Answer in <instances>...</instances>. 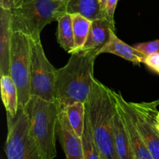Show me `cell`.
<instances>
[{
    "mask_svg": "<svg viewBox=\"0 0 159 159\" xmlns=\"http://www.w3.org/2000/svg\"><path fill=\"white\" fill-rule=\"evenodd\" d=\"M96 57V51H74L68 63L56 70L55 97L60 109L76 102H86L95 79Z\"/></svg>",
    "mask_w": 159,
    "mask_h": 159,
    "instance_id": "obj_1",
    "label": "cell"
},
{
    "mask_svg": "<svg viewBox=\"0 0 159 159\" xmlns=\"http://www.w3.org/2000/svg\"><path fill=\"white\" fill-rule=\"evenodd\" d=\"M85 104L93 138L101 158L119 159L115 148L113 132L116 104L113 90L95 79Z\"/></svg>",
    "mask_w": 159,
    "mask_h": 159,
    "instance_id": "obj_2",
    "label": "cell"
},
{
    "mask_svg": "<svg viewBox=\"0 0 159 159\" xmlns=\"http://www.w3.org/2000/svg\"><path fill=\"white\" fill-rule=\"evenodd\" d=\"M11 13L13 32L23 33L33 40H39L45 26L58 21L66 13V0H23Z\"/></svg>",
    "mask_w": 159,
    "mask_h": 159,
    "instance_id": "obj_3",
    "label": "cell"
},
{
    "mask_svg": "<svg viewBox=\"0 0 159 159\" xmlns=\"http://www.w3.org/2000/svg\"><path fill=\"white\" fill-rule=\"evenodd\" d=\"M30 120V129L37 142L43 159L57 156V134L60 107L57 102H48L32 96L24 107Z\"/></svg>",
    "mask_w": 159,
    "mask_h": 159,
    "instance_id": "obj_4",
    "label": "cell"
},
{
    "mask_svg": "<svg viewBox=\"0 0 159 159\" xmlns=\"http://www.w3.org/2000/svg\"><path fill=\"white\" fill-rule=\"evenodd\" d=\"M31 41L27 35L13 32L10 51L9 76L18 92L19 110L23 109L31 99Z\"/></svg>",
    "mask_w": 159,
    "mask_h": 159,
    "instance_id": "obj_5",
    "label": "cell"
},
{
    "mask_svg": "<svg viewBox=\"0 0 159 159\" xmlns=\"http://www.w3.org/2000/svg\"><path fill=\"white\" fill-rule=\"evenodd\" d=\"M8 134L5 152L7 159H43L30 129V120L24 109L16 116L7 115Z\"/></svg>",
    "mask_w": 159,
    "mask_h": 159,
    "instance_id": "obj_6",
    "label": "cell"
},
{
    "mask_svg": "<svg viewBox=\"0 0 159 159\" xmlns=\"http://www.w3.org/2000/svg\"><path fill=\"white\" fill-rule=\"evenodd\" d=\"M31 41V96L48 102H57L55 97L56 68L45 55L40 39Z\"/></svg>",
    "mask_w": 159,
    "mask_h": 159,
    "instance_id": "obj_7",
    "label": "cell"
},
{
    "mask_svg": "<svg viewBox=\"0 0 159 159\" xmlns=\"http://www.w3.org/2000/svg\"><path fill=\"white\" fill-rule=\"evenodd\" d=\"M123 102L153 159H159V132L155 125L157 107L151 102Z\"/></svg>",
    "mask_w": 159,
    "mask_h": 159,
    "instance_id": "obj_8",
    "label": "cell"
},
{
    "mask_svg": "<svg viewBox=\"0 0 159 159\" xmlns=\"http://www.w3.org/2000/svg\"><path fill=\"white\" fill-rule=\"evenodd\" d=\"M57 134L66 159H84L82 138L73 130L65 110L60 109Z\"/></svg>",
    "mask_w": 159,
    "mask_h": 159,
    "instance_id": "obj_9",
    "label": "cell"
},
{
    "mask_svg": "<svg viewBox=\"0 0 159 159\" xmlns=\"http://www.w3.org/2000/svg\"><path fill=\"white\" fill-rule=\"evenodd\" d=\"M113 93L116 105H117L118 109L122 114L124 124L127 127L135 159H153L148 148L146 146L145 143L144 142L139 132L137 130L131 116H130L127 108L124 106V102H123V98L124 97H123L122 94L120 92L116 93L113 90Z\"/></svg>",
    "mask_w": 159,
    "mask_h": 159,
    "instance_id": "obj_10",
    "label": "cell"
},
{
    "mask_svg": "<svg viewBox=\"0 0 159 159\" xmlns=\"http://www.w3.org/2000/svg\"><path fill=\"white\" fill-rule=\"evenodd\" d=\"M11 10L0 8V75H9L12 31Z\"/></svg>",
    "mask_w": 159,
    "mask_h": 159,
    "instance_id": "obj_11",
    "label": "cell"
},
{
    "mask_svg": "<svg viewBox=\"0 0 159 159\" xmlns=\"http://www.w3.org/2000/svg\"><path fill=\"white\" fill-rule=\"evenodd\" d=\"M112 30H115V26L107 18L97 19L92 21L89 34L82 49L98 53L108 43Z\"/></svg>",
    "mask_w": 159,
    "mask_h": 159,
    "instance_id": "obj_12",
    "label": "cell"
},
{
    "mask_svg": "<svg viewBox=\"0 0 159 159\" xmlns=\"http://www.w3.org/2000/svg\"><path fill=\"white\" fill-rule=\"evenodd\" d=\"M104 53H110L119 56L136 65L144 63L147 57L145 54L135 49L134 46H130L118 38L115 34L114 30H112L108 43L98 51L97 56Z\"/></svg>",
    "mask_w": 159,
    "mask_h": 159,
    "instance_id": "obj_13",
    "label": "cell"
},
{
    "mask_svg": "<svg viewBox=\"0 0 159 159\" xmlns=\"http://www.w3.org/2000/svg\"><path fill=\"white\" fill-rule=\"evenodd\" d=\"M115 148L119 159H135L130 137L124 124L123 116L116 105V112L113 120Z\"/></svg>",
    "mask_w": 159,
    "mask_h": 159,
    "instance_id": "obj_14",
    "label": "cell"
},
{
    "mask_svg": "<svg viewBox=\"0 0 159 159\" xmlns=\"http://www.w3.org/2000/svg\"><path fill=\"white\" fill-rule=\"evenodd\" d=\"M66 12L80 14L91 21L106 18L99 0H66Z\"/></svg>",
    "mask_w": 159,
    "mask_h": 159,
    "instance_id": "obj_15",
    "label": "cell"
},
{
    "mask_svg": "<svg viewBox=\"0 0 159 159\" xmlns=\"http://www.w3.org/2000/svg\"><path fill=\"white\" fill-rule=\"evenodd\" d=\"M2 100L6 110V114L16 116L19 110L18 92L15 83L9 75L1 76Z\"/></svg>",
    "mask_w": 159,
    "mask_h": 159,
    "instance_id": "obj_16",
    "label": "cell"
},
{
    "mask_svg": "<svg viewBox=\"0 0 159 159\" xmlns=\"http://www.w3.org/2000/svg\"><path fill=\"white\" fill-rule=\"evenodd\" d=\"M57 23V42L65 51L71 54L75 51V38L71 15L66 12L59 19Z\"/></svg>",
    "mask_w": 159,
    "mask_h": 159,
    "instance_id": "obj_17",
    "label": "cell"
},
{
    "mask_svg": "<svg viewBox=\"0 0 159 159\" xmlns=\"http://www.w3.org/2000/svg\"><path fill=\"white\" fill-rule=\"evenodd\" d=\"M71 18L75 38L74 51H76L83 48L89 34L92 21L80 14H72Z\"/></svg>",
    "mask_w": 159,
    "mask_h": 159,
    "instance_id": "obj_18",
    "label": "cell"
},
{
    "mask_svg": "<svg viewBox=\"0 0 159 159\" xmlns=\"http://www.w3.org/2000/svg\"><path fill=\"white\" fill-rule=\"evenodd\" d=\"M61 110H65L66 112L68 120L76 134L82 138L85 127V104L83 102H76Z\"/></svg>",
    "mask_w": 159,
    "mask_h": 159,
    "instance_id": "obj_19",
    "label": "cell"
},
{
    "mask_svg": "<svg viewBox=\"0 0 159 159\" xmlns=\"http://www.w3.org/2000/svg\"><path fill=\"white\" fill-rule=\"evenodd\" d=\"M82 142L83 147L84 159H101L100 154L93 138L86 112H85V127H84L83 134L82 135Z\"/></svg>",
    "mask_w": 159,
    "mask_h": 159,
    "instance_id": "obj_20",
    "label": "cell"
},
{
    "mask_svg": "<svg viewBox=\"0 0 159 159\" xmlns=\"http://www.w3.org/2000/svg\"><path fill=\"white\" fill-rule=\"evenodd\" d=\"M134 48L143 53L146 56L150 55L159 51V39L146 42V43H138L134 45Z\"/></svg>",
    "mask_w": 159,
    "mask_h": 159,
    "instance_id": "obj_21",
    "label": "cell"
},
{
    "mask_svg": "<svg viewBox=\"0 0 159 159\" xmlns=\"http://www.w3.org/2000/svg\"><path fill=\"white\" fill-rule=\"evenodd\" d=\"M144 64H145L152 71L159 74V51L148 55Z\"/></svg>",
    "mask_w": 159,
    "mask_h": 159,
    "instance_id": "obj_22",
    "label": "cell"
},
{
    "mask_svg": "<svg viewBox=\"0 0 159 159\" xmlns=\"http://www.w3.org/2000/svg\"><path fill=\"white\" fill-rule=\"evenodd\" d=\"M118 0H107L106 6V18L115 26L114 12Z\"/></svg>",
    "mask_w": 159,
    "mask_h": 159,
    "instance_id": "obj_23",
    "label": "cell"
},
{
    "mask_svg": "<svg viewBox=\"0 0 159 159\" xmlns=\"http://www.w3.org/2000/svg\"><path fill=\"white\" fill-rule=\"evenodd\" d=\"M0 8L12 10L15 8V0H0Z\"/></svg>",
    "mask_w": 159,
    "mask_h": 159,
    "instance_id": "obj_24",
    "label": "cell"
},
{
    "mask_svg": "<svg viewBox=\"0 0 159 159\" xmlns=\"http://www.w3.org/2000/svg\"><path fill=\"white\" fill-rule=\"evenodd\" d=\"M99 2H100L101 7H102V10H103L104 13L106 15V6H107V0H99Z\"/></svg>",
    "mask_w": 159,
    "mask_h": 159,
    "instance_id": "obj_25",
    "label": "cell"
},
{
    "mask_svg": "<svg viewBox=\"0 0 159 159\" xmlns=\"http://www.w3.org/2000/svg\"><path fill=\"white\" fill-rule=\"evenodd\" d=\"M156 114V113H155ZM154 125H155V128L158 130V131L159 132V122H158V121L155 120H155H154Z\"/></svg>",
    "mask_w": 159,
    "mask_h": 159,
    "instance_id": "obj_26",
    "label": "cell"
},
{
    "mask_svg": "<svg viewBox=\"0 0 159 159\" xmlns=\"http://www.w3.org/2000/svg\"><path fill=\"white\" fill-rule=\"evenodd\" d=\"M151 103H152L153 106H155V107H157L158 106H159V99L155 101H153V102H151Z\"/></svg>",
    "mask_w": 159,
    "mask_h": 159,
    "instance_id": "obj_27",
    "label": "cell"
},
{
    "mask_svg": "<svg viewBox=\"0 0 159 159\" xmlns=\"http://www.w3.org/2000/svg\"><path fill=\"white\" fill-rule=\"evenodd\" d=\"M155 120L159 122V111H157L156 114H155Z\"/></svg>",
    "mask_w": 159,
    "mask_h": 159,
    "instance_id": "obj_28",
    "label": "cell"
},
{
    "mask_svg": "<svg viewBox=\"0 0 159 159\" xmlns=\"http://www.w3.org/2000/svg\"><path fill=\"white\" fill-rule=\"evenodd\" d=\"M61 1H65V0H61Z\"/></svg>",
    "mask_w": 159,
    "mask_h": 159,
    "instance_id": "obj_29",
    "label": "cell"
},
{
    "mask_svg": "<svg viewBox=\"0 0 159 159\" xmlns=\"http://www.w3.org/2000/svg\"><path fill=\"white\" fill-rule=\"evenodd\" d=\"M101 159H102V158H101Z\"/></svg>",
    "mask_w": 159,
    "mask_h": 159,
    "instance_id": "obj_30",
    "label": "cell"
}]
</instances>
